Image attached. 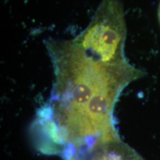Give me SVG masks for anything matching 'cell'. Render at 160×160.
I'll list each match as a JSON object with an SVG mask.
<instances>
[{
  "mask_svg": "<svg viewBox=\"0 0 160 160\" xmlns=\"http://www.w3.org/2000/svg\"><path fill=\"white\" fill-rule=\"evenodd\" d=\"M54 81L32 124L36 147L64 159L83 149L121 139L114 110L123 90L145 73L127 59L105 62L73 40H45Z\"/></svg>",
  "mask_w": 160,
  "mask_h": 160,
  "instance_id": "6da1fadb",
  "label": "cell"
},
{
  "mask_svg": "<svg viewBox=\"0 0 160 160\" xmlns=\"http://www.w3.org/2000/svg\"><path fill=\"white\" fill-rule=\"evenodd\" d=\"M126 25L119 0H102L92 21L73 41L84 51L105 62L126 59Z\"/></svg>",
  "mask_w": 160,
  "mask_h": 160,
  "instance_id": "7a4b0ae2",
  "label": "cell"
},
{
  "mask_svg": "<svg viewBox=\"0 0 160 160\" xmlns=\"http://www.w3.org/2000/svg\"><path fill=\"white\" fill-rule=\"evenodd\" d=\"M158 17H159V23H160V4L159 6V10H158Z\"/></svg>",
  "mask_w": 160,
  "mask_h": 160,
  "instance_id": "3957f363",
  "label": "cell"
}]
</instances>
